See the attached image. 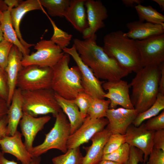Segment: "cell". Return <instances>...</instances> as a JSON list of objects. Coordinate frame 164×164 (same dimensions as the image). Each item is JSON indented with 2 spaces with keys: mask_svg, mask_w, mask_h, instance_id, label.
Here are the masks:
<instances>
[{
  "mask_svg": "<svg viewBox=\"0 0 164 164\" xmlns=\"http://www.w3.org/2000/svg\"><path fill=\"white\" fill-rule=\"evenodd\" d=\"M95 35L82 40L74 39L75 48L83 62L92 70L98 79L107 81H118L129 72L114 59L109 56L103 47L98 45Z\"/></svg>",
  "mask_w": 164,
  "mask_h": 164,
  "instance_id": "6da1fadb",
  "label": "cell"
},
{
  "mask_svg": "<svg viewBox=\"0 0 164 164\" xmlns=\"http://www.w3.org/2000/svg\"><path fill=\"white\" fill-rule=\"evenodd\" d=\"M136 74L129 84L132 89L130 99L139 113L149 109L156 100L161 75L159 65L144 67Z\"/></svg>",
  "mask_w": 164,
  "mask_h": 164,
  "instance_id": "7a4b0ae2",
  "label": "cell"
},
{
  "mask_svg": "<svg viewBox=\"0 0 164 164\" xmlns=\"http://www.w3.org/2000/svg\"><path fill=\"white\" fill-rule=\"evenodd\" d=\"M121 30L105 36L103 47L104 52L115 60L129 73H135L143 67L135 40L124 35Z\"/></svg>",
  "mask_w": 164,
  "mask_h": 164,
  "instance_id": "3957f363",
  "label": "cell"
},
{
  "mask_svg": "<svg viewBox=\"0 0 164 164\" xmlns=\"http://www.w3.org/2000/svg\"><path fill=\"white\" fill-rule=\"evenodd\" d=\"M70 55L64 53L52 68L51 89L56 93L68 100L74 99L80 93L84 91L79 69L77 66L70 68Z\"/></svg>",
  "mask_w": 164,
  "mask_h": 164,
  "instance_id": "277c9868",
  "label": "cell"
},
{
  "mask_svg": "<svg viewBox=\"0 0 164 164\" xmlns=\"http://www.w3.org/2000/svg\"><path fill=\"white\" fill-rule=\"evenodd\" d=\"M22 110L32 116L51 114L55 117L61 109L51 89L21 91Z\"/></svg>",
  "mask_w": 164,
  "mask_h": 164,
  "instance_id": "5b68a950",
  "label": "cell"
},
{
  "mask_svg": "<svg viewBox=\"0 0 164 164\" xmlns=\"http://www.w3.org/2000/svg\"><path fill=\"white\" fill-rule=\"evenodd\" d=\"M54 126L45 134L43 142L33 147L30 152L33 157H37L53 149L65 153L67 150V144L70 135V125L66 115L61 110L56 116Z\"/></svg>",
  "mask_w": 164,
  "mask_h": 164,
  "instance_id": "8992f818",
  "label": "cell"
},
{
  "mask_svg": "<svg viewBox=\"0 0 164 164\" xmlns=\"http://www.w3.org/2000/svg\"><path fill=\"white\" fill-rule=\"evenodd\" d=\"M52 76L51 68L34 65L23 67L18 75L16 88L21 91L51 89Z\"/></svg>",
  "mask_w": 164,
  "mask_h": 164,
  "instance_id": "52a82bcc",
  "label": "cell"
},
{
  "mask_svg": "<svg viewBox=\"0 0 164 164\" xmlns=\"http://www.w3.org/2000/svg\"><path fill=\"white\" fill-rule=\"evenodd\" d=\"M34 46L36 52L23 56L21 61L23 67L34 65L52 68L64 54L62 49L50 39L42 40Z\"/></svg>",
  "mask_w": 164,
  "mask_h": 164,
  "instance_id": "ba28073f",
  "label": "cell"
},
{
  "mask_svg": "<svg viewBox=\"0 0 164 164\" xmlns=\"http://www.w3.org/2000/svg\"><path fill=\"white\" fill-rule=\"evenodd\" d=\"M62 50L64 53L70 56L76 63L80 72L84 91L93 98L104 99L106 92L102 87L104 81H101L97 78L91 69L83 62L74 45L71 48L66 47Z\"/></svg>",
  "mask_w": 164,
  "mask_h": 164,
  "instance_id": "9c48e42d",
  "label": "cell"
},
{
  "mask_svg": "<svg viewBox=\"0 0 164 164\" xmlns=\"http://www.w3.org/2000/svg\"><path fill=\"white\" fill-rule=\"evenodd\" d=\"M135 42L143 67L159 66L164 62V34Z\"/></svg>",
  "mask_w": 164,
  "mask_h": 164,
  "instance_id": "30bf717a",
  "label": "cell"
},
{
  "mask_svg": "<svg viewBox=\"0 0 164 164\" xmlns=\"http://www.w3.org/2000/svg\"><path fill=\"white\" fill-rule=\"evenodd\" d=\"M108 123L106 118L91 119L87 116L81 126L69 137L67 149L76 148L88 143L96 133L101 132Z\"/></svg>",
  "mask_w": 164,
  "mask_h": 164,
  "instance_id": "8fae6325",
  "label": "cell"
},
{
  "mask_svg": "<svg viewBox=\"0 0 164 164\" xmlns=\"http://www.w3.org/2000/svg\"><path fill=\"white\" fill-rule=\"evenodd\" d=\"M154 132L146 129L144 123L138 127L132 124L128 127L125 134V142L143 152L144 163L147 161L148 157L153 149Z\"/></svg>",
  "mask_w": 164,
  "mask_h": 164,
  "instance_id": "7c38bea8",
  "label": "cell"
},
{
  "mask_svg": "<svg viewBox=\"0 0 164 164\" xmlns=\"http://www.w3.org/2000/svg\"><path fill=\"white\" fill-rule=\"evenodd\" d=\"M102 87L108 91L104 97L110 101L109 109L116 108L118 105L127 109H135L129 96L130 87L127 81L122 79L116 82L104 81Z\"/></svg>",
  "mask_w": 164,
  "mask_h": 164,
  "instance_id": "4fadbf2b",
  "label": "cell"
},
{
  "mask_svg": "<svg viewBox=\"0 0 164 164\" xmlns=\"http://www.w3.org/2000/svg\"><path fill=\"white\" fill-rule=\"evenodd\" d=\"M85 6L88 26L82 33L84 39L90 38L103 28V21L108 17L107 10L100 0H85Z\"/></svg>",
  "mask_w": 164,
  "mask_h": 164,
  "instance_id": "5bb4252c",
  "label": "cell"
},
{
  "mask_svg": "<svg viewBox=\"0 0 164 164\" xmlns=\"http://www.w3.org/2000/svg\"><path fill=\"white\" fill-rule=\"evenodd\" d=\"M138 114L135 109L122 107L109 108L106 117L108 121L106 128L111 134L125 135L127 129L132 124Z\"/></svg>",
  "mask_w": 164,
  "mask_h": 164,
  "instance_id": "9a60e30c",
  "label": "cell"
},
{
  "mask_svg": "<svg viewBox=\"0 0 164 164\" xmlns=\"http://www.w3.org/2000/svg\"><path fill=\"white\" fill-rule=\"evenodd\" d=\"M51 118L48 115L36 117L23 112L19 124L21 134L24 138V144L30 152L33 147V142L37 134Z\"/></svg>",
  "mask_w": 164,
  "mask_h": 164,
  "instance_id": "2e32d148",
  "label": "cell"
},
{
  "mask_svg": "<svg viewBox=\"0 0 164 164\" xmlns=\"http://www.w3.org/2000/svg\"><path fill=\"white\" fill-rule=\"evenodd\" d=\"M22 134L18 130L12 135H7L0 139L2 152L14 156L22 164H30L33 156L27 149L22 139Z\"/></svg>",
  "mask_w": 164,
  "mask_h": 164,
  "instance_id": "e0dca14e",
  "label": "cell"
},
{
  "mask_svg": "<svg viewBox=\"0 0 164 164\" xmlns=\"http://www.w3.org/2000/svg\"><path fill=\"white\" fill-rule=\"evenodd\" d=\"M23 55L18 48L13 45L9 53L7 64L5 70L6 75L9 89V95L7 103L9 107L13 95L16 88L19 73L22 68L21 61Z\"/></svg>",
  "mask_w": 164,
  "mask_h": 164,
  "instance_id": "ac0fdd59",
  "label": "cell"
},
{
  "mask_svg": "<svg viewBox=\"0 0 164 164\" xmlns=\"http://www.w3.org/2000/svg\"><path fill=\"white\" fill-rule=\"evenodd\" d=\"M35 10H41L43 12L44 10L39 0L21 1L18 5L12 8L11 11L10 17L12 26L18 39L22 45L28 49L35 45L28 43L23 39L19 26L21 21L25 15L29 11Z\"/></svg>",
  "mask_w": 164,
  "mask_h": 164,
  "instance_id": "d6986e66",
  "label": "cell"
},
{
  "mask_svg": "<svg viewBox=\"0 0 164 164\" xmlns=\"http://www.w3.org/2000/svg\"><path fill=\"white\" fill-rule=\"evenodd\" d=\"M111 134L106 127L93 136L91 146L84 147L86 153L82 164H97L101 160L104 146Z\"/></svg>",
  "mask_w": 164,
  "mask_h": 164,
  "instance_id": "ffe728a7",
  "label": "cell"
},
{
  "mask_svg": "<svg viewBox=\"0 0 164 164\" xmlns=\"http://www.w3.org/2000/svg\"><path fill=\"white\" fill-rule=\"evenodd\" d=\"M126 26L128 31L124 35L130 39L141 40L151 36L164 34V26L139 20L127 23Z\"/></svg>",
  "mask_w": 164,
  "mask_h": 164,
  "instance_id": "44dd1931",
  "label": "cell"
},
{
  "mask_svg": "<svg viewBox=\"0 0 164 164\" xmlns=\"http://www.w3.org/2000/svg\"><path fill=\"white\" fill-rule=\"evenodd\" d=\"M85 0H71L64 17L77 31L82 33L88 27Z\"/></svg>",
  "mask_w": 164,
  "mask_h": 164,
  "instance_id": "7402d4cb",
  "label": "cell"
},
{
  "mask_svg": "<svg viewBox=\"0 0 164 164\" xmlns=\"http://www.w3.org/2000/svg\"><path fill=\"white\" fill-rule=\"evenodd\" d=\"M23 114L21 91L16 88L13 95L7 114L9 135H13L17 131L18 126Z\"/></svg>",
  "mask_w": 164,
  "mask_h": 164,
  "instance_id": "603a6c76",
  "label": "cell"
},
{
  "mask_svg": "<svg viewBox=\"0 0 164 164\" xmlns=\"http://www.w3.org/2000/svg\"><path fill=\"white\" fill-rule=\"evenodd\" d=\"M55 96L62 110L68 117L71 135L81 126L84 121L79 108L70 100L64 98L55 92Z\"/></svg>",
  "mask_w": 164,
  "mask_h": 164,
  "instance_id": "cb8c5ba5",
  "label": "cell"
},
{
  "mask_svg": "<svg viewBox=\"0 0 164 164\" xmlns=\"http://www.w3.org/2000/svg\"><path fill=\"white\" fill-rule=\"evenodd\" d=\"M11 10L8 9L3 11L2 18L0 21L4 39L17 46L22 53L23 56L28 55L29 49L26 48L22 44L12 25L10 17Z\"/></svg>",
  "mask_w": 164,
  "mask_h": 164,
  "instance_id": "d4e9b609",
  "label": "cell"
},
{
  "mask_svg": "<svg viewBox=\"0 0 164 164\" xmlns=\"http://www.w3.org/2000/svg\"><path fill=\"white\" fill-rule=\"evenodd\" d=\"M139 20L164 26V16L151 5L143 6L141 4L135 6Z\"/></svg>",
  "mask_w": 164,
  "mask_h": 164,
  "instance_id": "484cf974",
  "label": "cell"
},
{
  "mask_svg": "<svg viewBox=\"0 0 164 164\" xmlns=\"http://www.w3.org/2000/svg\"><path fill=\"white\" fill-rule=\"evenodd\" d=\"M164 109V95L159 93L155 102L149 109L138 113L132 124L138 127L146 120L156 116Z\"/></svg>",
  "mask_w": 164,
  "mask_h": 164,
  "instance_id": "4316f807",
  "label": "cell"
},
{
  "mask_svg": "<svg viewBox=\"0 0 164 164\" xmlns=\"http://www.w3.org/2000/svg\"><path fill=\"white\" fill-rule=\"evenodd\" d=\"M39 1L50 15L63 17L70 5L71 0H39Z\"/></svg>",
  "mask_w": 164,
  "mask_h": 164,
  "instance_id": "83f0119b",
  "label": "cell"
},
{
  "mask_svg": "<svg viewBox=\"0 0 164 164\" xmlns=\"http://www.w3.org/2000/svg\"><path fill=\"white\" fill-rule=\"evenodd\" d=\"M110 103L108 99L93 97L88 109L87 116L94 119L106 118Z\"/></svg>",
  "mask_w": 164,
  "mask_h": 164,
  "instance_id": "f1b7e54d",
  "label": "cell"
},
{
  "mask_svg": "<svg viewBox=\"0 0 164 164\" xmlns=\"http://www.w3.org/2000/svg\"><path fill=\"white\" fill-rule=\"evenodd\" d=\"M84 157L80 147L67 149L64 154L53 158V164H82Z\"/></svg>",
  "mask_w": 164,
  "mask_h": 164,
  "instance_id": "f546056e",
  "label": "cell"
},
{
  "mask_svg": "<svg viewBox=\"0 0 164 164\" xmlns=\"http://www.w3.org/2000/svg\"><path fill=\"white\" fill-rule=\"evenodd\" d=\"M43 12L48 18L53 28V33L50 40L62 50L67 47L70 43L73 36L59 28L45 10Z\"/></svg>",
  "mask_w": 164,
  "mask_h": 164,
  "instance_id": "4dcf8cb0",
  "label": "cell"
},
{
  "mask_svg": "<svg viewBox=\"0 0 164 164\" xmlns=\"http://www.w3.org/2000/svg\"><path fill=\"white\" fill-rule=\"evenodd\" d=\"M130 147L128 144L125 142L113 152L103 155L102 160H110L122 164H126L129 157Z\"/></svg>",
  "mask_w": 164,
  "mask_h": 164,
  "instance_id": "1f68e13d",
  "label": "cell"
},
{
  "mask_svg": "<svg viewBox=\"0 0 164 164\" xmlns=\"http://www.w3.org/2000/svg\"><path fill=\"white\" fill-rule=\"evenodd\" d=\"M93 98L92 96L84 91L79 93L74 99L70 100L78 107L84 120L87 116L88 109Z\"/></svg>",
  "mask_w": 164,
  "mask_h": 164,
  "instance_id": "d6a6232c",
  "label": "cell"
},
{
  "mask_svg": "<svg viewBox=\"0 0 164 164\" xmlns=\"http://www.w3.org/2000/svg\"><path fill=\"white\" fill-rule=\"evenodd\" d=\"M125 142V135L118 133L111 134L103 149V155L111 153L119 148Z\"/></svg>",
  "mask_w": 164,
  "mask_h": 164,
  "instance_id": "836d02e7",
  "label": "cell"
},
{
  "mask_svg": "<svg viewBox=\"0 0 164 164\" xmlns=\"http://www.w3.org/2000/svg\"><path fill=\"white\" fill-rule=\"evenodd\" d=\"M144 124L146 129L151 131L164 129V110L156 116L148 119Z\"/></svg>",
  "mask_w": 164,
  "mask_h": 164,
  "instance_id": "e575fe53",
  "label": "cell"
},
{
  "mask_svg": "<svg viewBox=\"0 0 164 164\" xmlns=\"http://www.w3.org/2000/svg\"><path fill=\"white\" fill-rule=\"evenodd\" d=\"M13 45L4 39L0 42V67L4 71L6 66L9 55Z\"/></svg>",
  "mask_w": 164,
  "mask_h": 164,
  "instance_id": "d590c367",
  "label": "cell"
},
{
  "mask_svg": "<svg viewBox=\"0 0 164 164\" xmlns=\"http://www.w3.org/2000/svg\"><path fill=\"white\" fill-rule=\"evenodd\" d=\"M144 162V153L139 149L132 146L130 147L128 159L126 164H138Z\"/></svg>",
  "mask_w": 164,
  "mask_h": 164,
  "instance_id": "8d00e7d4",
  "label": "cell"
},
{
  "mask_svg": "<svg viewBox=\"0 0 164 164\" xmlns=\"http://www.w3.org/2000/svg\"><path fill=\"white\" fill-rule=\"evenodd\" d=\"M9 95L7 77L5 71L0 67V98L6 101Z\"/></svg>",
  "mask_w": 164,
  "mask_h": 164,
  "instance_id": "74e56055",
  "label": "cell"
},
{
  "mask_svg": "<svg viewBox=\"0 0 164 164\" xmlns=\"http://www.w3.org/2000/svg\"><path fill=\"white\" fill-rule=\"evenodd\" d=\"M149 156L147 164H164V151L153 148Z\"/></svg>",
  "mask_w": 164,
  "mask_h": 164,
  "instance_id": "f35d334b",
  "label": "cell"
},
{
  "mask_svg": "<svg viewBox=\"0 0 164 164\" xmlns=\"http://www.w3.org/2000/svg\"><path fill=\"white\" fill-rule=\"evenodd\" d=\"M153 142L154 149L164 151V129L154 132Z\"/></svg>",
  "mask_w": 164,
  "mask_h": 164,
  "instance_id": "ab89813d",
  "label": "cell"
},
{
  "mask_svg": "<svg viewBox=\"0 0 164 164\" xmlns=\"http://www.w3.org/2000/svg\"><path fill=\"white\" fill-rule=\"evenodd\" d=\"M4 154L0 151V164H18L17 162L14 160H10L7 159L4 156ZM41 161L40 156L33 157L30 164H40Z\"/></svg>",
  "mask_w": 164,
  "mask_h": 164,
  "instance_id": "60d3db41",
  "label": "cell"
},
{
  "mask_svg": "<svg viewBox=\"0 0 164 164\" xmlns=\"http://www.w3.org/2000/svg\"><path fill=\"white\" fill-rule=\"evenodd\" d=\"M8 124V118L7 115L0 120V139L9 135Z\"/></svg>",
  "mask_w": 164,
  "mask_h": 164,
  "instance_id": "b9f144b4",
  "label": "cell"
},
{
  "mask_svg": "<svg viewBox=\"0 0 164 164\" xmlns=\"http://www.w3.org/2000/svg\"><path fill=\"white\" fill-rule=\"evenodd\" d=\"M161 75L159 81V93L164 95V62L159 65Z\"/></svg>",
  "mask_w": 164,
  "mask_h": 164,
  "instance_id": "7bdbcfd3",
  "label": "cell"
},
{
  "mask_svg": "<svg viewBox=\"0 0 164 164\" xmlns=\"http://www.w3.org/2000/svg\"><path fill=\"white\" fill-rule=\"evenodd\" d=\"M9 107L7 101L0 98V120L7 115Z\"/></svg>",
  "mask_w": 164,
  "mask_h": 164,
  "instance_id": "ee69618b",
  "label": "cell"
},
{
  "mask_svg": "<svg viewBox=\"0 0 164 164\" xmlns=\"http://www.w3.org/2000/svg\"><path fill=\"white\" fill-rule=\"evenodd\" d=\"M123 3L127 7H133L141 4L143 1L142 0H122Z\"/></svg>",
  "mask_w": 164,
  "mask_h": 164,
  "instance_id": "f6af8a7d",
  "label": "cell"
},
{
  "mask_svg": "<svg viewBox=\"0 0 164 164\" xmlns=\"http://www.w3.org/2000/svg\"><path fill=\"white\" fill-rule=\"evenodd\" d=\"M21 1L18 0H5L4 2L8 6V9H12L13 7L18 5Z\"/></svg>",
  "mask_w": 164,
  "mask_h": 164,
  "instance_id": "bcb514c9",
  "label": "cell"
},
{
  "mask_svg": "<svg viewBox=\"0 0 164 164\" xmlns=\"http://www.w3.org/2000/svg\"><path fill=\"white\" fill-rule=\"evenodd\" d=\"M97 164H122L110 160H102Z\"/></svg>",
  "mask_w": 164,
  "mask_h": 164,
  "instance_id": "7dc6e473",
  "label": "cell"
},
{
  "mask_svg": "<svg viewBox=\"0 0 164 164\" xmlns=\"http://www.w3.org/2000/svg\"><path fill=\"white\" fill-rule=\"evenodd\" d=\"M153 1L157 3L159 6L162 11H163L164 10V0H153Z\"/></svg>",
  "mask_w": 164,
  "mask_h": 164,
  "instance_id": "c3c4849f",
  "label": "cell"
},
{
  "mask_svg": "<svg viewBox=\"0 0 164 164\" xmlns=\"http://www.w3.org/2000/svg\"><path fill=\"white\" fill-rule=\"evenodd\" d=\"M4 39L3 36V32L1 28V25L0 23V42H1Z\"/></svg>",
  "mask_w": 164,
  "mask_h": 164,
  "instance_id": "681fc988",
  "label": "cell"
},
{
  "mask_svg": "<svg viewBox=\"0 0 164 164\" xmlns=\"http://www.w3.org/2000/svg\"><path fill=\"white\" fill-rule=\"evenodd\" d=\"M3 12L0 9V21L2 19L3 16Z\"/></svg>",
  "mask_w": 164,
  "mask_h": 164,
  "instance_id": "f907efd6",
  "label": "cell"
},
{
  "mask_svg": "<svg viewBox=\"0 0 164 164\" xmlns=\"http://www.w3.org/2000/svg\"><path fill=\"white\" fill-rule=\"evenodd\" d=\"M142 164H147L146 163L143 162V163H142Z\"/></svg>",
  "mask_w": 164,
  "mask_h": 164,
  "instance_id": "816d5d0a",
  "label": "cell"
}]
</instances>
